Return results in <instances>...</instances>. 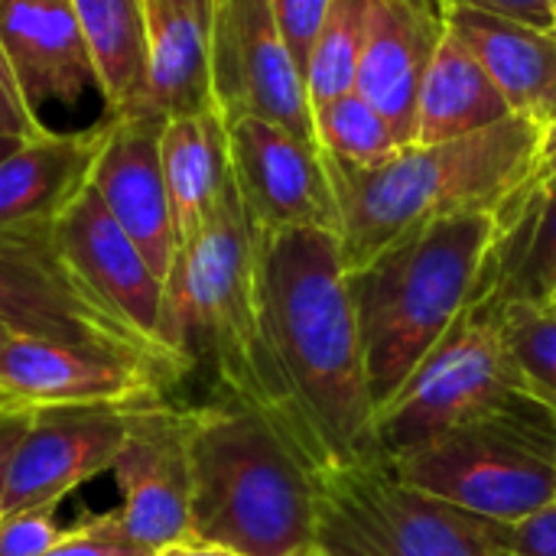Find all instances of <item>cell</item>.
Returning a JSON list of instances; mask_svg holds the SVG:
<instances>
[{
	"label": "cell",
	"instance_id": "obj_16",
	"mask_svg": "<svg viewBox=\"0 0 556 556\" xmlns=\"http://www.w3.org/2000/svg\"><path fill=\"white\" fill-rule=\"evenodd\" d=\"M52 235L62 257L78 274V280L134 332L163 345L160 342L163 280L153 274V267L147 264L140 248L127 238V231L111 218L91 182L55 218Z\"/></svg>",
	"mask_w": 556,
	"mask_h": 556
},
{
	"label": "cell",
	"instance_id": "obj_26",
	"mask_svg": "<svg viewBox=\"0 0 556 556\" xmlns=\"http://www.w3.org/2000/svg\"><path fill=\"white\" fill-rule=\"evenodd\" d=\"M492 319L502 332L521 394L556 417V306L511 303L492 313Z\"/></svg>",
	"mask_w": 556,
	"mask_h": 556
},
{
	"label": "cell",
	"instance_id": "obj_37",
	"mask_svg": "<svg viewBox=\"0 0 556 556\" xmlns=\"http://www.w3.org/2000/svg\"><path fill=\"white\" fill-rule=\"evenodd\" d=\"M160 556H241L225 547H212V544H176L169 551H163Z\"/></svg>",
	"mask_w": 556,
	"mask_h": 556
},
{
	"label": "cell",
	"instance_id": "obj_40",
	"mask_svg": "<svg viewBox=\"0 0 556 556\" xmlns=\"http://www.w3.org/2000/svg\"><path fill=\"white\" fill-rule=\"evenodd\" d=\"M10 336H13V332H10V329H7V326L0 323V352L7 349V342H10Z\"/></svg>",
	"mask_w": 556,
	"mask_h": 556
},
{
	"label": "cell",
	"instance_id": "obj_27",
	"mask_svg": "<svg viewBox=\"0 0 556 556\" xmlns=\"http://www.w3.org/2000/svg\"><path fill=\"white\" fill-rule=\"evenodd\" d=\"M313 124L319 150L345 166H378L391 160L397 150H404L388 117L355 91L316 104Z\"/></svg>",
	"mask_w": 556,
	"mask_h": 556
},
{
	"label": "cell",
	"instance_id": "obj_18",
	"mask_svg": "<svg viewBox=\"0 0 556 556\" xmlns=\"http://www.w3.org/2000/svg\"><path fill=\"white\" fill-rule=\"evenodd\" d=\"M446 20L407 0H371L355 94L388 117L404 147L417 143V104Z\"/></svg>",
	"mask_w": 556,
	"mask_h": 556
},
{
	"label": "cell",
	"instance_id": "obj_21",
	"mask_svg": "<svg viewBox=\"0 0 556 556\" xmlns=\"http://www.w3.org/2000/svg\"><path fill=\"white\" fill-rule=\"evenodd\" d=\"M104 121L72 134H39L0 160V228H46L88 189Z\"/></svg>",
	"mask_w": 556,
	"mask_h": 556
},
{
	"label": "cell",
	"instance_id": "obj_20",
	"mask_svg": "<svg viewBox=\"0 0 556 556\" xmlns=\"http://www.w3.org/2000/svg\"><path fill=\"white\" fill-rule=\"evenodd\" d=\"M147 3V94L143 111L163 121L215 108L212 94V10L215 0Z\"/></svg>",
	"mask_w": 556,
	"mask_h": 556
},
{
	"label": "cell",
	"instance_id": "obj_28",
	"mask_svg": "<svg viewBox=\"0 0 556 556\" xmlns=\"http://www.w3.org/2000/svg\"><path fill=\"white\" fill-rule=\"evenodd\" d=\"M368 10L371 0H332L326 23L316 36L309 65H306V91L309 104L332 101L339 94L355 91L358 62L368 36Z\"/></svg>",
	"mask_w": 556,
	"mask_h": 556
},
{
	"label": "cell",
	"instance_id": "obj_29",
	"mask_svg": "<svg viewBox=\"0 0 556 556\" xmlns=\"http://www.w3.org/2000/svg\"><path fill=\"white\" fill-rule=\"evenodd\" d=\"M42 556H160V551L134 541L114 511L91 515L68 528V534Z\"/></svg>",
	"mask_w": 556,
	"mask_h": 556
},
{
	"label": "cell",
	"instance_id": "obj_39",
	"mask_svg": "<svg viewBox=\"0 0 556 556\" xmlns=\"http://www.w3.org/2000/svg\"><path fill=\"white\" fill-rule=\"evenodd\" d=\"M407 3L424 7V10H430V13H437V16H443V20H446V7H443V0H407Z\"/></svg>",
	"mask_w": 556,
	"mask_h": 556
},
{
	"label": "cell",
	"instance_id": "obj_14",
	"mask_svg": "<svg viewBox=\"0 0 556 556\" xmlns=\"http://www.w3.org/2000/svg\"><path fill=\"white\" fill-rule=\"evenodd\" d=\"M169 384L160 368L91 345L10 336L0 352V391L23 407L153 404Z\"/></svg>",
	"mask_w": 556,
	"mask_h": 556
},
{
	"label": "cell",
	"instance_id": "obj_5",
	"mask_svg": "<svg viewBox=\"0 0 556 556\" xmlns=\"http://www.w3.org/2000/svg\"><path fill=\"white\" fill-rule=\"evenodd\" d=\"M192 544L241 556H313L316 476L257 410L192 407Z\"/></svg>",
	"mask_w": 556,
	"mask_h": 556
},
{
	"label": "cell",
	"instance_id": "obj_17",
	"mask_svg": "<svg viewBox=\"0 0 556 556\" xmlns=\"http://www.w3.org/2000/svg\"><path fill=\"white\" fill-rule=\"evenodd\" d=\"M0 52L39 117L42 104H78L98 91L75 0H0Z\"/></svg>",
	"mask_w": 556,
	"mask_h": 556
},
{
	"label": "cell",
	"instance_id": "obj_23",
	"mask_svg": "<svg viewBox=\"0 0 556 556\" xmlns=\"http://www.w3.org/2000/svg\"><path fill=\"white\" fill-rule=\"evenodd\" d=\"M511 303L556 306V195L538 186L502 218L485 290L472 309L492 316Z\"/></svg>",
	"mask_w": 556,
	"mask_h": 556
},
{
	"label": "cell",
	"instance_id": "obj_3",
	"mask_svg": "<svg viewBox=\"0 0 556 556\" xmlns=\"http://www.w3.org/2000/svg\"><path fill=\"white\" fill-rule=\"evenodd\" d=\"M160 342L189 368L205 362L225 401L257 410L303 459L296 424L261 326L257 231L235 179L225 186L202 231L173 257L163 280Z\"/></svg>",
	"mask_w": 556,
	"mask_h": 556
},
{
	"label": "cell",
	"instance_id": "obj_15",
	"mask_svg": "<svg viewBox=\"0 0 556 556\" xmlns=\"http://www.w3.org/2000/svg\"><path fill=\"white\" fill-rule=\"evenodd\" d=\"M163 124L153 111L104 117V140L91 169V189L160 280H166L179 248L160 160Z\"/></svg>",
	"mask_w": 556,
	"mask_h": 556
},
{
	"label": "cell",
	"instance_id": "obj_11",
	"mask_svg": "<svg viewBox=\"0 0 556 556\" xmlns=\"http://www.w3.org/2000/svg\"><path fill=\"white\" fill-rule=\"evenodd\" d=\"M189 430L192 410L173 407L169 401L140 404L111 466L121 495L114 508L121 528L160 554L176 544H192Z\"/></svg>",
	"mask_w": 556,
	"mask_h": 556
},
{
	"label": "cell",
	"instance_id": "obj_13",
	"mask_svg": "<svg viewBox=\"0 0 556 556\" xmlns=\"http://www.w3.org/2000/svg\"><path fill=\"white\" fill-rule=\"evenodd\" d=\"M137 407H33V424L16 450L0 515L59 505L81 482L111 472Z\"/></svg>",
	"mask_w": 556,
	"mask_h": 556
},
{
	"label": "cell",
	"instance_id": "obj_35",
	"mask_svg": "<svg viewBox=\"0 0 556 556\" xmlns=\"http://www.w3.org/2000/svg\"><path fill=\"white\" fill-rule=\"evenodd\" d=\"M33 424V407H7L0 410V502H3V492H7V479H10V469H13V459H16V450L26 437Z\"/></svg>",
	"mask_w": 556,
	"mask_h": 556
},
{
	"label": "cell",
	"instance_id": "obj_34",
	"mask_svg": "<svg viewBox=\"0 0 556 556\" xmlns=\"http://www.w3.org/2000/svg\"><path fill=\"white\" fill-rule=\"evenodd\" d=\"M443 7H472V10H485L495 16H511L521 23H534V26H556L554 23V0H443Z\"/></svg>",
	"mask_w": 556,
	"mask_h": 556
},
{
	"label": "cell",
	"instance_id": "obj_7",
	"mask_svg": "<svg viewBox=\"0 0 556 556\" xmlns=\"http://www.w3.org/2000/svg\"><path fill=\"white\" fill-rule=\"evenodd\" d=\"M495 528L410 489L381 459L316 476L313 556H502Z\"/></svg>",
	"mask_w": 556,
	"mask_h": 556
},
{
	"label": "cell",
	"instance_id": "obj_8",
	"mask_svg": "<svg viewBox=\"0 0 556 556\" xmlns=\"http://www.w3.org/2000/svg\"><path fill=\"white\" fill-rule=\"evenodd\" d=\"M518 397L525 394L495 319L469 309L375 414L378 459H401Z\"/></svg>",
	"mask_w": 556,
	"mask_h": 556
},
{
	"label": "cell",
	"instance_id": "obj_1",
	"mask_svg": "<svg viewBox=\"0 0 556 556\" xmlns=\"http://www.w3.org/2000/svg\"><path fill=\"white\" fill-rule=\"evenodd\" d=\"M257 303L309 472L375 463V404L339 235H257Z\"/></svg>",
	"mask_w": 556,
	"mask_h": 556
},
{
	"label": "cell",
	"instance_id": "obj_42",
	"mask_svg": "<svg viewBox=\"0 0 556 556\" xmlns=\"http://www.w3.org/2000/svg\"><path fill=\"white\" fill-rule=\"evenodd\" d=\"M554 23H556V0H554Z\"/></svg>",
	"mask_w": 556,
	"mask_h": 556
},
{
	"label": "cell",
	"instance_id": "obj_2",
	"mask_svg": "<svg viewBox=\"0 0 556 556\" xmlns=\"http://www.w3.org/2000/svg\"><path fill=\"white\" fill-rule=\"evenodd\" d=\"M547 130L508 117L479 134L410 143L378 166L326 169L339 202V248L345 270H358L397 238L453 215H508L538 182Z\"/></svg>",
	"mask_w": 556,
	"mask_h": 556
},
{
	"label": "cell",
	"instance_id": "obj_10",
	"mask_svg": "<svg viewBox=\"0 0 556 556\" xmlns=\"http://www.w3.org/2000/svg\"><path fill=\"white\" fill-rule=\"evenodd\" d=\"M212 94L225 124L261 117L319 143L306 78L277 29L270 0H215Z\"/></svg>",
	"mask_w": 556,
	"mask_h": 556
},
{
	"label": "cell",
	"instance_id": "obj_25",
	"mask_svg": "<svg viewBox=\"0 0 556 556\" xmlns=\"http://www.w3.org/2000/svg\"><path fill=\"white\" fill-rule=\"evenodd\" d=\"M108 117L143 111L147 94V3L75 0Z\"/></svg>",
	"mask_w": 556,
	"mask_h": 556
},
{
	"label": "cell",
	"instance_id": "obj_36",
	"mask_svg": "<svg viewBox=\"0 0 556 556\" xmlns=\"http://www.w3.org/2000/svg\"><path fill=\"white\" fill-rule=\"evenodd\" d=\"M544 195H556V124L547 130V140H544V163H541V173H538V182H534Z\"/></svg>",
	"mask_w": 556,
	"mask_h": 556
},
{
	"label": "cell",
	"instance_id": "obj_19",
	"mask_svg": "<svg viewBox=\"0 0 556 556\" xmlns=\"http://www.w3.org/2000/svg\"><path fill=\"white\" fill-rule=\"evenodd\" d=\"M446 23L479 55L508 111L551 130L556 124V26H534L472 7H450Z\"/></svg>",
	"mask_w": 556,
	"mask_h": 556
},
{
	"label": "cell",
	"instance_id": "obj_38",
	"mask_svg": "<svg viewBox=\"0 0 556 556\" xmlns=\"http://www.w3.org/2000/svg\"><path fill=\"white\" fill-rule=\"evenodd\" d=\"M20 143H23V137H7V134H0V160H7Z\"/></svg>",
	"mask_w": 556,
	"mask_h": 556
},
{
	"label": "cell",
	"instance_id": "obj_22",
	"mask_svg": "<svg viewBox=\"0 0 556 556\" xmlns=\"http://www.w3.org/2000/svg\"><path fill=\"white\" fill-rule=\"evenodd\" d=\"M160 160L176 225V244L182 248L202 231L225 186L231 182L225 117L218 111H205L166 121L160 134Z\"/></svg>",
	"mask_w": 556,
	"mask_h": 556
},
{
	"label": "cell",
	"instance_id": "obj_41",
	"mask_svg": "<svg viewBox=\"0 0 556 556\" xmlns=\"http://www.w3.org/2000/svg\"><path fill=\"white\" fill-rule=\"evenodd\" d=\"M7 407H16V401H13L10 394H3V391H0V410H7Z\"/></svg>",
	"mask_w": 556,
	"mask_h": 556
},
{
	"label": "cell",
	"instance_id": "obj_12",
	"mask_svg": "<svg viewBox=\"0 0 556 556\" xmlns=\"http://www.w3.org/2000/svg\"><path fill=\"white\" fill-rule=\"evenodd\" d=\"M231 179L257 235L319 228L339 235V202L319 143L261 121L228 124Z\"/></svg>",
	"mask_w": 556,
	"mask_h": 556
},
{
	"label": "cell",
	"instance_id": "obj_30",
	"mask_svg": "<svg viewBox=\"0 0 556 556\" xmlns=\"http://www.w3.org/2000/svg\"><path fill=\"white\" fill-rule=\"evenodd\" d=\"M59 505L23 508L13 515H0V556H42L55 547L68 528L55 518Z\"/></svg>",
	"mask_w": 556,
	"mask_h": 556
},
{
	"label": "cell",
	"instance_id": "obj_32",
	"mask_svg": "<svg viewBox=\"0 0 556 556\" xmlns=\"http://www.w3.org/2000/svg\"><path fill=\"white\" fill-rule=\"evenodd\" d=\"M502 556H556V502L511 525L495 528Z\"/></svg>",
	"mask_w": 556,
	"mask_h": 556
},
{
	"label": "cell",
	"instance_id": "obj_6",
	"mask_svg": "<svg viewBox=\"0 0 556 556\" xmlns=\"http://www.w3.org/2000/svg\"><path fill=\"white\" fill-rule=\"evenodd\" d=\"M388 469L430 498L511 525L556 502V417L518 397L485 420L391 459Z\"/></svg>",
	"mask_w": 556,
	"mask_h": 556
},
{
	"label": "cell",
	"instance_id": "obj_31",
	"mask_svg": "<svg viewBox=\"0 0 556 556\" xmlns=\"http://www.w3.org/2000/svg\"><path fill=\"white\" fill-rule=\"evenodd\" d=\"M329 3L332 0H270L277 29H280V36H283V42H287L303 78H306V65H309L316 36L326 23Z\"/></svg>",
	"mask_w": 556,
	"mask_h": 556
},
{
	"label": "cell",
	"instance_id": "obj_33",
	"mask_svg": "<svg viewBox=\"0 0 556 556\" xmlns=\"http://www.w3.org/2000/svg\"><path fill=\"white\" fill-rule=\"evenodd\" d=\"M0 134L7 137H23V140H33L39 134H46L42 121L26 108L10 68H7V59L0 52Z\"/></svg>",
	"mask_w": 556,
	"mask_h": 556
},
{
	"label": "cell",
	"instance_id": "obj_24",
	"mask_svg": "<svg viewBox=\"0 0 556 556\" xmlns=\"http://www.w3.org/2000/svg\"><path fill=\"white\" fill-rule=\"evenodd\" d=\"M511 111L479 55L446 23L417 104V143H443L508 121Z\"/></svg>",
	"mask_w": 556,
	"mask_h": 556
},
{
	"label": "cell",
	"instance_id": "obj_9",
	"mask_svg": "<svg viewBox=\"0 0 556 556\" xmlns=\"http://www.w3.org/2000/svg\"><path fill=\"white\" fill-rule=\"evenodd\" d=\"M0 323L13 336L104 349L160 368L173 384L192 368L117 319L68 267L52 225L0 228Z\"/></svg>",
	"mask_w": 556,
	"mask_h": 556
},
{
	"label": "cell",
	"instance_id": "obj_4",
	"mask_svg": "<svg viewBox=\"0 0 556 556\" xmlns=\"http://www.w3.org/2000/svg\"><path fill=\"white\" fill-rule=\"evenodd\" d=\"M498 238L502 215H453L397 238L349 270L375 414L479 303Z\"/></svg>",
	"mask_w": 556,
	"mask_h": 556
}]
</instances>
